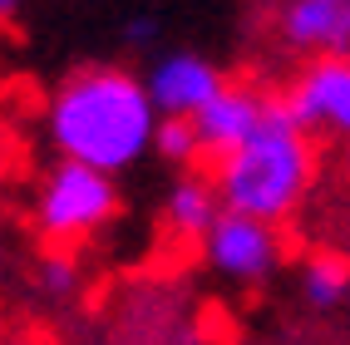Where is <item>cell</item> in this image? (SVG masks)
Masks as SVG:
<instances>
[{"instance_id":"6da1fadb","label":"cell","mask_w":350,"mask_h":345,"mask_svg":"<svg viewBox=\"0 0 350 345\" xmlns=\"http://www.w3.org/2000/svg\"><path fill=\"white\" fill-rule=\"evenodd\" d=\"M158 109L144 79L124 64H79L44 104V133L59 158L99 173H129L153 153Z\"/></svg>"},{"instance_id":"7a4b0ae2","label":"cell","mask_w":350,"mask_h":345,"mask_svg":"<svg viewBox=\"0 0 350 345\" xmlns=\"http://www.w3.org/2000/svg\"><path fill=\"white\" fill-rule=\"evenodd\" d=\"M316 182V143L311 133L291 119L282 94H267L262 124L242 148L217 158L213 188L227 212H242L256 222H286L301 202H306Z\"/></svg>"},{"instance_id":"3957f363","label":"cell","mask_w":350,"mask_h":345,"mask_svg":"<svg viewBox=\"0 0 350 345\" xmlns=\"http://www.w3.org/2000/svg\"><path fill=\"white\" fill-rule=\"evenodd\" d=\"M124 212V197L113 188V178L99 168H84V163H59L40 178V193H35V227L44 242H59V247H75L99 237L104 227Z\"/></svg>"},{"instance_id":"277c9868","label":"cell","mask_w":350,"mask_h":345,"mask_svg":"<svg viewBox=\"0 0 350 345\" xmlns=\"http://www.w3.org/2000/svg\"><path fill=\"white\" fill-rule=\"evenodd\" d=\"M202 257L232 286H262L282 266V237H276L271 222H256V217H242V212L222 207L217 222L202 237Z\"/></svg>"},{"instance_id":"5b68a950","label":"cell","mask_w":350,"mask_h":345,"mask_svg":"<svg viewBox=\"0 0 350 345\" xmlns=\"http://www.w3.org/2000/svg\"><path fill=\"white\" fill-rule=\"evenodd\" d=\"M286 109L306 133L350 138V55L306 59V69L286 89Z\"/></svg>"},{"instance_id":"8992f818","label":"cell","mask_w":350,"mask_h":345,"mask_svg":"<svg viewBox=\"0 0 350 345\" xmlns=\"http://www.w3.org/2000/svg\"><path fill=\"white\" fill-rule=\"evenodd\" d=\"M222 84H227L222 69L198 50H168V55H158L148 64V74H144V89H148L153 109L178 113V119H193Z\"/></svg>"},{"instance_id":"52a82bcc","label":"cell","mask_w":350,"mask_h":345,"mask_svg":"<svg viewBox=\"0 0 350 345\" xmlns=\"http://www.w3.org/2000/svg\"><path fill=\"white\" fill-rule=\"evenodd\" d=\"M276 40L306 59L350 55V0H282Z\"/></svg>"},{"instance_id":"ba28073f","label":"cell","mask_w":350,"mask_h":345,"mask_svg":"<svg viewBox=\"0 0 350 345\" xmlns=\"http://www.w3.org/2000/svg\"><path fill=\"white\" fill-rule=\"evenodd\" d=\"M262 109H267V89H256V84H222L217 94L193 113L202 153L222 158L232 148H242L247 138L256 133V124H262Z\"/></svg>"},{"instance_id":"9c48e42d","label":"cell","mask_w":350,"mask_h":345,"mask_svg":"<svg viewBox=\"0 0 350 345\" xmlns=\"http://www.w3.org/2000/svg\"><path fill=\"white\" fill-rule=\"evenodd\" d=\"M222 212V197L213 188V178L207 173H183L173 188H168V202H163V222H168L173 237H188V242H202L207 227L217 222Z\"/></svg>"},{"instance_id":"30bf717a","label":"cell","mask_w":350,"mask_h":345,"mask_svg":"<svg viewBox=\"0 0 350 345\" xmlns=\"http://www.w3.org/2000/svg\"><path fill=\"white\" fill-rule=\"evenodd\" d=\"M301 296H306L311 311H336L350 296V262L336 251H321L301 266Z\"/></svg>"},{"instance_id":"8fae6325","label":"cell","mask_w":350,"mask_h":345,"mask_svg":"<svg viewBox=\"0 0 350 345\" xmlns=\"http://www.w3.org/2000/svg\"><path fill=\"white\" fill-rule=\"evenodd\" d=\"M153 153L173 168H193L202 158V138L193 128V119H178V113H158V128H153Z\"/></svg>"},{"instance_id":"7c38bea8","label":"cell","mask_w":350,"mask_h":345,"mask_svg":"<svg viewBox=\"0 0 350 345\" xmlns=\"http://www.w3.org/2000/svg\"><path fill=\"white\" fill-rule=\"evenodd\" d=\"M35 281H40L44 296H75V286H79V262L69 257V251H44Z\"/></svg>"},{"instance_id":"4fadbf2b","label":"cell","mask_w":350,"mask_h":345,"mask_svg":"<svg viewBox=\"0 0 350 345\" xmlns=\"http://www.w3.org/2000/svg\"><path fill=\"white\" fill-rule=\"evenodd\" d=\"M153 35H158V20L153 15H129L124 20V40L129 44H153Z\"/></svg>"},{"instance_id":"5bb4252c","label":"cell","mask_w":350,"mask_h":345,"mask_svg":"<svg viewBox=\"0 0 350 345\" xmlns=\"http://www.w3.org/2000/svg\"><path fill=\"white\" fill-rule=\"evenodd\" d=\"M15 173V148L5 143V133H0V178H10Z\"/></svg>"},{"instance_id":"9a60e30c","label":"cell","mask_w":350,"mask_h":345,"mask_svg":"<svg viewBox=\"0 0 350 345\" xmlns=\"http://www.w3.org/2000/svg\"><path fill=\"white\" fill-rule=\"evenodd\" d=\"M20 5H25V0H0V25H5V20H15V15H20Z\"/></svg>"},{"instance_id":"2e32d148","label":"cell","mask_w":350,"mask_h":345,"mask_svg":"<svg viewBox=\"0 0 350 345\" xmlns=\"http://www.w3.org/2000/svg\"><path fill=\"white\" fill-rule=\"evenodd\" d=\"M345 173H350V138H345Z\"/></svg>"},{"instance_id":"e0dca14e","label":"cell","mask_w":350,"mask_h":345,"mask_svg":"<svg viewBox=\"0 0 350 345\" xmlns=\"http://www.w3.org/2000/svg\"><path fill=\"white\" fill-rule=\"evenodd\" d=\"M5 345H35V340H5Z\"/></svg>"}]
</instances>
